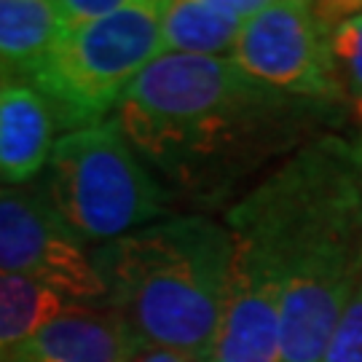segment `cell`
<instances>
[{
  "label": "cell",
  "mask_w": 362,
  "mask_h": 362,
  "mask_svg": "<svg viewBox=\"0 0 362 362\" xmlns=\"http://www.w3.org/2000/svg\"><path fill=\"white\" fill-rule=\"evenodd\" d=\"M330 107L266 89L231 59L161 54L113 118L175 202L215 209Z\"/></svg>",
  "instance_id": "cell-1"
},
{
  "label": "cell",
  "mask_w": 362,
  "mask_h": 362,
  "mask_svg": "<svg viewBox=\"0 0 362 362\" xmlns=\"http://www.w3.org/2000/svg\"><path fill=\"white\" fill-rule=\"evenodd\" d=\"M226 228L282 276L279 362H322L362 282V145H300L226 212Z\"/></svg>",
  "instance_id": "cell-2"
},
{
  "label": "cell",
  "mask_w": 362,
  "mask_h": 362,
  "mask_svg": "<svg viewBox=\"0 0 362 362\" xmlns=\"http://www.w3.org/2000/svg\"><path fill=\"white\" fill-rule=\"evenodd\" d=\"M105 306L140 341L204 362L218 330L233 242L209 215H169L89 250Z\"/></svg>",
  "instance_id": "cell-3"
},
{
  "label": "cell",
  "mask_w": 362,
  "mask_h": 362,
  "mask_svg": "<svg viewBox=\"0 0 362 362\" xmlns=\"http://www.w3.org/2000/svg\"><path fill=\"white\" fill-rule=\"evenodd\" d=\"M38 182L86 250L175 215L172 194L145 167L116 118L62 134Z\"/></svg>",
  "instance_id": "cell-4"
},
{
  "label": "cell",
  "mask_w": 362,
  "mask_h": 362,
  "mask_svg": "<svg viewBox=\"0 0 362 362\" xmlns=\"http://www.w3.org/2000/svg\"><path fill=\"white\" fill-rule=\"evenodd\" d=\"M158 0H127L121 11L62 30L27 83L46 100L57 132L97 127L116 116L124 94L161 57Z\"/></svg>",
  "instance_id": "cell-5"
},
{
  "label": "cell",
  "mask_w": 362,
  "mask_h": 362,
  "mask_svg": "<svg viewBox=\"0 0 362 362\" xmlns=\"http://www.w3.org/2000/svg\"><path fill=\"white\" fill-rule=\"evenodd\" d=\"M228 59L250 81L287 97L320 105L346 100L330 57L327 6L303 0L266 3L247 19Z\"/></svg>",
  "instance_id": "cell-6"
},
{
  "label": "cell",
  "mask_w": 362,
  "mask_h": 362,
  "mask_svg": "<svg viewBox=\"0 0 362 362\" xmlns=\"http://www.w3.org/2000/svg\"><path fill=\"white\" fill-rule=\"evenodd\" d=\"M0 274L40 282L78 303H105L89 250L57 215L40 182L0 188Z\"/></svg>",
  "instance_id": "cell-7"
},
{
  "label": "cell",
  "mask_w": 362,
  "mask_h": 362,
  "mask_svg": "<svg viewBox=\"0 0 362 362\" xmlns=\"http://www.w3.org/2000/svg\"><path fill=\"white\" fill-rule=\"evenodd\" d=\"M231 242L233 258L226 298L204 362H279L282 276L252 242L233 233Z\"/></svg>",
  "instance_id": "cell-8"
},
{
  "label": "cell",
  "mask_w": 362,
  "mask_h": 362,
  "mask_svg": "<svg viewBox=\"0 0 362 362\" xmlns=\"http://www.w3.org/2000/svg\"><path fill=\"white\" fill-rule=\"evenodd\" d=\"M134 333L110 306L76 303L3 362H124Z\"/></svg>",
  "instance_id": "cell-9"
},
{
  "label": "cell",
  "mask_w": 362,
  "mask_h": 362,
  "mask_svg": "<svg viewBox=\"0 0 362 362\" xmlns=\"http://www.w3.org/2000/svg\"><path fill=\"white\" fill-rule=\"evenodd\" d=\"M57 124L25 81L0 83V188L30 185L49 164Z\"/></svg>",
  "instance_id": "cell-10"
},
{
  "label": "cell",
  "mask_w": 362,
  "mask_h": 362,
  "mask_svg": "<svg viewBox=\"0 0 362 362\" xmlns=\"http://www.w3.org/2000/svg\"><path fill=\"white\" fill-rule=\"evenodd\" d=\"M269 0H169L161 13V54L228 59L250 16Z\"/></svg>",
  "instance_id": "cell-11"
},
{
  "label": "cell",
  "mask_w": 362,
  "mask_h": 362,
  "mask_svg": "<svg viewBox=\"0 0 362 362\" xmlns=\"http://www.w3.org/2000/svg\"><path fill=\"white\" fill-rule=\"evenodd\" d=\"M59 33L57 3L0 0V83L33 76Z\"/></svg>",
  "instance_id": "cell-12"
},
{
  "label": "cell",
  "mask_w": 362,
  "mask_h": 362,
  "mask_svg": "<svg viewBox=\"0 0 362 362\" xmlns=\"http://www.w3.org/2000/svg\"><path fill=\"white\" fill-rule=\"evenodd\" d=\"M76 303L40 282L0 274V362Z\"/></svg>",
  "instance_id": "cell-13"
},
{
  "label": "cell",
  "mask_w": 362,
  "mask_h": 362,
  "mask_svg": "<svg viewBox=\"0 0 362 362\" xmlns=\"http://www.w3.org/2000/svg\"><path fill=\"white\" fill-rule=\"evenodd\" d=\"M330 57L344 97L362 118V6H327Z\"/></svg>",
  "instance_id": "cell-14"
},
{
  "label": "cell",
  "mask_w": 362,
  "mask_h": 362,
  "mask_svg": "<svg viewBox=\"0 0 362 362\" xmlns=\"http://www.w3.org/2000/svg\"><path fill=\"white\" fill-rule=\"evenodd\" d=\"M322 362H362V282L338 320Z\"/></svg>",
  "instance_id": "cell-15"
},
{
  "label": "cell",
  "mask_w": 362,
  "mask_h": 362,
  "mask_svg": "<svg viewBox=\"0 0 362 362\" xmlns=\"http://www.w3.org/2000/svg\"><path fill=\"white\" fill-rule=\"evenodd\" d=\"M124 6H127V0H62V3H57V11H59L62 30H70V27L89 25L103 16H110V13L121 11Z\"/></svg>",
  "instance_id": "cell-16"
},
{
  "label": "cell",
  "mask_w": 362,
  "mask_h": 362,
  "mask_svg": "<svg viewBox=\"0 0 362 362\" xmlns=\"http://www.w3.org/2000/svg\"><path fill=\"white\" fill-rule=\"evenodd\" d=\"M124 362H199V360L188 357V354H182V351L164 349V346H156V344L140 341V338L134 336V341H132V346H129V351H127Z\"/></svg>",
  "instance_id": "cell-17"
}]
</instances>
